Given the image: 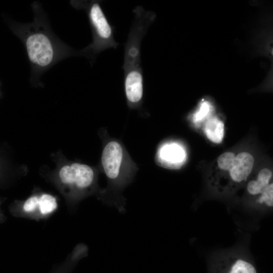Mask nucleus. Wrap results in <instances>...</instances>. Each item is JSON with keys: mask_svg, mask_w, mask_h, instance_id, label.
<instances>
[{"mask_svg": "<svg viewBox=\"0 0 273 273\" xmlns=\"http://www.w3.org/2000/svg\"><path fill=\"white\" fill-rule=\"evenodd\" d=\"M216 273H257L253 264L243 256L229 254L221 258Z\"/></svg>", "mask_w": 273, "mask_h": 273, "instance_id": "423d86ee", "label": "nucleus"}, {"mask_svg": "<svg viewBox=\"0 0 273 273\" xmlns=\"http://www.w3.org/2000/svg\"><path fill=\"white\" fill-rule=\"evenodd\" d=\"M254 163V158L249 153H239L229 170L230 183L239 184L246 180L252 171Z\"/></svg>", "mask_w": 273, "mask_h": 273, "instance_id": "0eeeda50", "label": "nucleus"}, {"mask_svg": "<svg viewBox=\"0 0 273 273\" xmlns=\"http://www.w3.org/2000/svg\"><path fill=\"white\" fill-rule=\"evenodd\" d=\"M210 107L208 102H202L199 110L194 114V119L196 121H199L203 119L208 113L210 110Z\"/></svg>", "mask_w": 273, "mask_h": 273, "instance_id": "4468645a", "label": "nucleus"}, {"mask_svg": "<svg viewBox=\"0 0 273 273\" xmlns=\"http://www.w3.org/2000/svg\"><path fill=\"white\" fill-rule=\"evenodd\" d=\"M97 1H72L77 9L83 10L86 13L92 32L93 40L88 46L79 50L80 56L90 60L92 66L97 56L109 49H116L119 45L114 37V27L110 24Z\"/></svg>", "mask_w": 273, "mask_h": 273, "instance_id": "7ed1b4c3", "label": "nucleus"}, {"mask_svg": "<svg viewBox=\"0 0 273 273\" xmlns=\"http://www.w3.org/2000/svg\"><path fill=\"white\" fill-rule=\"evenodd\" d=\"M58 175L62 184L79 192L86 191L93 187L96 179L92 167L76 162L62 166Z\"/></svg>", "mask_w": 273, "mask_h": 273, "instance_id": "20e7f679", "label": "nucleus"}, {"mask_svg": "<svg viewBox=\"0 0 273 273\" xmlns=\"http://www.w3.org/2000/svg\"><path fill=\"white\" fill-rule=\"evenodd\" d=\"M123 150L120 144L111 141L104 147L101 157L102 165L108 179L112 183H120Z\"/></svg>", "mask_w": 273, "mask_h": 273, "instance_id": "39448f33", "label": "nucleus"}, {"mask_svg": "<svg viewBox=\"0 0 273 273\" xmlns=\"http://www.w3.org/2000/svg\"><path fill=\"white\" fill-rule=\"evenodd\" d=\"M204 131L209 140L219 144L222 142L224 135L223 122L216 117H212L206 123Z\"/></svg>", "mask_w": 273, "mask_h": 273, "instance_id": "9d476101", "label": "nucleus"}, {"mask_svg": "<svg viewBox=\"0 0 273 273\" xmlns=\"http://www.w3.org/2000/svg\"><path fill=\"white\" fill-rule=\"evenodd\" d=\"M272 176V171L268 168L262 169L258 173L256 179L250 180L247 185V191L251 196H258L255 202L258 201L270 183Z\"/></svg>", "mask_w": 273, "mask_h": 273, "instance_id": "1a4fd4ad", "label": "nucleus"}, {"mask_svg": "<svg viewBox=\"0 0 273 273\" xmlns=\"http://www.w3.org/2000/svg\"><path fill=\"white\" fill-rule=\"evenodd\" d=\"M1 203H2V201H1V200L0 199V206H1ZM3 219H4V215L2 212V210L0 209V222L2 221Z\"/></svg>", "mask_w": 273, "mask_h": 273, "instance_id": "2eb2a0df", "label": "nucleus"}, {"mask_svg": "<svg viewBox=\"0 0 273 273\" xmlns=\"http://www.w3.org/2000/svg\"><path fill=\"white\" fill-rule=\"evenodd\" d=\"M1 92H0V96H1Z\"/></svg>", "mask_w": 273, "mask_h": 273, "instance_id": "dca6fc26", "label": "nucleus"}, {"mask_svg": "<svg viewBox=\"0 0 273 273\" xmlns=\"http://www.w3.org/2000/svg\"><path fill=\"white\" fill-rule=\"evenodd\" d=\"M39 196L33 195L29 197L23 203V209L26 213H32L38 209Z\"/></svg>", "mask_w": 273, "mask_h": 273, "instance_id": "ddd939ff", "label": "nucleus"}, {"mask_svg": "<svg viewBox=\"0 0 273 273\" xmlns=\"http://www.w3.org/2000/svg\"><path fill=\"white\" fill-rule=\"evenodd\" d=\"M134 19L124 46V88L127 103L131 107L139 106L144 95V76L141 66L142 41L150 25L156 19V14L145 10L142 6L133 10Z\"/></svg>", "mask_w": 273, "mask_h": 273, "instance_id": "f03ea898", "label": "nucleus"}, {"mask_svg": "<svg viewBox=\"0 0 273 273\" xmlns=\"http://www.w3.org/2000/svg\"><path fill=\"white\" fill-rule=\"evenodd\" d=\"M57 207V201L54 196L44 193L39 196L38 210L41 215H46L52 213Z\"/></svg>", "mask_w": 273, "mask_h": 273, "instance_id": "9b49d317", "label": "nucleus"}, {"mask_svg": "<svg viewBox=\"0 0 273 273\" xmlns=\"http://www.w3.org/2000/svg\"><path fill=\"white\" fill-rule=\"evenodd\" d=\"M183 149L175 144H167L163 146L158 152V157L166 166L170 168L178 167L185 158Z\"/></svg>", "mask_w": 273, "mask_h": 273, "instance_id": "6e6552de", "label": "nucleus"}, {"mask_svg": "<svg viewBox=\"0 0 273 273\" xmlns=\"http://www.w3.org/2000/svg\"><path fill=\"white\" fill-rule=\"evenodd\" d=\"M33 21L18 23L9 19L7 24L11 31L23 43L31 68V79L34 81L60 61L80 56L76 51L61 41L53 32L40 4L33 2Z\"/></svg>", "mask_w": 273, "mask_h": 273, "instance_id": "f257e3e1", "label": "nucleus"}, {"mask_svg": "<svg viewBox=\"0 0 273 273\" xmlns=\"http://www.w3.org/2000/svg\"><path fill=\"white\" fill-rule=\"evenodd\" d=\"M236 156L232 152H225L221 154L217 159L219 168L223 170H230L235 161Z\"/></svg>", "mask_w": 273, "mask_h": 273, "instance_id": "f8f14e48", "label": "nucleus"}]
</instances>
